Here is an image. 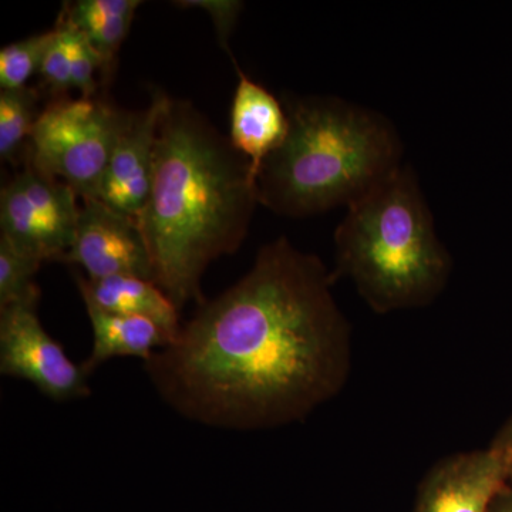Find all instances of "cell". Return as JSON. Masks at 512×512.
I'll return each instance as SVG.
<instances>
[{
  "mask_svg": "<svg viewBox=\"0 0 512 512\" xmlns=\"http://www.w3.org/2000/svg\"><path fill=\"white\" fill-rule=\"evenodd\" d=\"M332 271L285 237L237 284L204 302L144 370L171 409L215 429L301 423L352 373V328Z\"/></svg>",
  "mask_w": 512,
  "mask_h": 512,
  "instance_id": "cell-1",
  "label": "cell"
},
{
  "mask_svg": "<svg viewBox=\"0 0 512 512\" xmlns=\"http://www.w3.org/2000/svg\"><path fill=\"white\" fill-rule=\"evenodd\" d=\"M258 204L247 158L187 101L168 100L150 197L137 218L154 284L178 309L205 302L202 276L234 254Z\"/></svg>",
  "mask_w": 512,
  "mask_h": 512,
  "instance_id": "cell-2",
  "label": "cell"
},
{
  "mask_svg": "<svg viewBox=\"0 0 512 512\" xmlns=\"http://www.w3.org/2000/svg\"><path fill=\"white\" fill-rule=\"evenodd\" d=\"M284 143L256 177L258 204L285 217L350 207L402 167L403 144L383 114L336 97L286 99Z\"/></svg>",
  "mask_w": 512,
  "mask_h": 512,
  "instance_id": "cell-3",
  "label": "cell"
},
{
  "mask_svg": "<svg viewBox=\"0 0 512 512\" xmlns=\"http://www.w3.org/2000/svg\"><path fill=\"white\" fill-rule=\"evenodd\" d=\"M451 274L453 258L404 164L353 202L336 228L333 281L348 278L377 315L431 305Z\"/></svg>",
  "mask_w": 512,
  "mask_h": 512,
  "instance_id": "cell-4",
  "label": "cell"
},
{
  "mask_svg": "<svg viewBox=\"0 0 512 512\" xmlns=\"http://www.w3.org/2000/svg\"><path fill=\"white\" fill-rule=\"evenodd\" d=\"M124 117L97 97L53 101L36 121L26 160L83 200L96 198Z\"/></svg>",
  "mask_w": 512,
  "mask_h": 512,
  "instance_id": "cell-5",
  "label": "cell"
},
{
  "mask_svg": "<svg viewBox=\"0 0 512 512\" xmlns=\"http://www.w3.org/2000/svg\"><path fill=\"white\" fill-rule=\"evenodd\" d=\"M25 161L0 195V237L42 262H60L76 237L79 194Z\"/></svg>",
  "mask_w": 512,
  "mask_h": 512,
  "instance_id": "cell-6",
  "label": "cell"
},
{
  "mask_svg": "<svg viewBox=\"0 0 512 512\" xmlns=\"http://www.w3.org/2000/svg\"><path fill=\"white\" fill-rule=\"evenodd\" d=\"M0 373L32 383L55 402L90 394L89 375L46 332L33 303L0 309Z\"/></svg>",
  "mask_w": 512,
  "mask_h": 512,
  "instance_id": "cell-7",
  "label": "cell"
},
{
  "mask_svg": "<svg viewBox=\"0 0 512 512\" xmlns=\"http://www.w3.org/2000/svg\"><path fill=\"white\" fill-rule=\"evenodd\" d=\"M60 262L80 266L89 279L128 275L153 281L150 252L137 220L96 198H84L72 248Z\"/></svg>",
  "mask_w": 512,
  "mask_h": 512,
  "instance_id": "cell-8",
  "label": "cell"
},
{
  "mask_svg": "<svg viewBox=\"0 0 512 512\" xmlns=\"http://www.w3.org/2000/svg\"><path fill=\"white\" fill-rule=\"evenodd\" d=\"M170 97L156 92L150 106L124 117L96 200L137 220L146 207L156 168L158 127Z\"/></svg>",
  "mask_w": 512,
  "mask_h": 512,
  "instance_id": "cell-9",
  "label": "cell"
},
{
  "mask_svg": "<svg viewBox=\"0 0 512 512\" xmlns=\"http://www.w3.org/2000/svg\"><path fill=\"white\" fill-rule=\"evenodd\" d=\"M511 474V458L497 448L453 454L421 478L413 512H487Z\"/></svg>",
  "mask_w": 512,
  "mask_h": 512,
  "instance_id": "cell-10",
  "label": "cell"
},
{
  "mask_svg": "<svg viewBox=\"0 0 512 512\" xmlns=\"http://www.w3.org/2000/svg\"><path fill=\"white\" fill-rule=\"evenodd\" d=\"M235 69L238 86L232 100L229 141L247 158L256 183L266 158L284 143L289 128L288 113L274 94L249 79L237 64Z\"/></svg>",
  "mask_w": 512,
  "mask_h": 512,
  "instance_id": "cell-11",
  "label": "cell"
},
{
  "mask_svg": "<svg viewBox=\"0 0 512 512\" xmlns=\"http://www.w3.org/2000/svg\"><path fill=\"white\" fill-rule=\"evenodd\" d=\"M74 281L83 301L92 302L106 312L153 320L167 333L170 342L183 326L180 309L153 281L128 275L89 279L80 272H74Z\"/></svg>",
  "mask_w": 512,
  "mask_h": 512,
  "instance_id": "cell-12",
  "label": "cell"
},
{
  "mask_svg": "<svg viewBox=\"0 0 512 512\" xmlns=\"http://www.w3.org/2000/svg\"><path fill=\"white\" fill-rule=\"evenodd\" d=\"M83 302L93 329L92 352L82 363L89 376L117 356L138 357L147 362L157 350L170 343L167 333L153 320L106 312L92 302Z\"/></svg>",
  "mask_w": 512,
  "mask_h": 512,
  "instance_id": "cell-13",
  "label": "cell"
},
{
  "mask_svg": "<svg viewBox=\"0 0 512 512\" xmlns=\"http://www.w3.org/2000/svg\"><path fill=\"white\" fill-rule=\"evenodd\" d=\"M140 0H77L64 3L60 18L79 30L103 63V80L116 66V57L131 23L140 8Z\"/></svg>",
  "mask_w": 512,
  "mask_h": 512,
  "instance_id": "cell-14",
  "label": "cell"
},
{
  "mask_svg": "<svg viewBox=\"0 0 512 512\" xmlns=\"http://www.w3.org/2000/svg\"><path fill=\"white\" fill-rule=\"evenodd\" d=\"M39 94L30 87L0 93V158L16 164L23 156L42 111H37ZM29 146V144H28Z\"/></svg>",
  "mask_w": 512,
  "mask_h": 512,
  "instance_id": "cell-15",
  "label": "cell"
},
{
  "mask_svg": "<svg viewBox=\"0 0 512 512\" xmlns=\"http://www.w3.org/2000/svg\"><path fill=\"white\" fill-rule=\"evenodd\" d=\"M43 262L0 237V309L40 301L35 276Z\"/></svg>",
  "mask_w": 512,
  "mask_h": 512,
  "instance_id": "cell-16",
  "label": "cell"
},
{
  "mask_svg": "<svg viewBox=\"0 0 512 512\" xmlns=\"http://www.w3.org/2000/svg\"><path fill=\"white\" fill-rule=\"evenodd\" d=\"M55 39V28L28 37L0 50V89L16 90L26 87L30 77L40 72L43 59Z\"/></svg>",
  "mask_w": 512,
  "mask_h": 512,
  "instance_id": "cell-17",
  "label": "cell"
},
{
  "mask_svg": "<svg viewBox=\"0 0 512 512\" xmlns=\"http://www.w3.org/2000/svg\"><path fill=\"white\" fill-rule=\"evenodd\" d=\"M43 84L53 94H63L72 89V52H70L69 29L62 20H57L55 39L47 49L40 69Z\"/></svg>",
  "mask_w": 512,
  "mask_h": 512,
  "instance_id": "cell-18",
  "label": "cell"
},
{
  "mask_svg": "<svg viewBox=\"0 0 512 512\" xmlns=\"http://www.w3.org/2000/svg\"><path fill=\"white\" fill-rule=\"evenodd\" d=\"M59 20H62L69 29L70 52H72V89L79 90L82 99H94L97 89H99L96 73L100 72L103 76V63L79 30L74 29L66 20L62 18Z\"/></svg>",
  "mask_w": 512,
  "mask_h": 512,
  "instance_id": "cell-19",
  "label": "cell"
},
{
  "mask_svg": "<svg viewBox=\"0 0 512 512\" xmlns=\"http://www.w3.org/2000/svg\"><path fill=\"white\" fill-rule=\"evenodd\" d=\"M177 5H184V8H198L205 10L211 16L218 36H220L222 46L229 53L228 37L234 28L235 20L239 10L242 9L241 2H178Z\"/></svg>",
  "mask_w": 512,
  "mask_h": 512,
  "instance_id": "cell-20",
  "label": "cell"
},
{
  "mask_svg": "<svg viewBox=\"0 0 512 512\" xmlns=\"http://www.w3.org/2000/svg\"><path fill=\"white\" fill-rule=\"evenodd\" d=\"M487 512H512V474L494 495Z\"/></svg>",
  "mask_w": 512,
  "mask_h": 512,
  "instance_id": "cell-21",
  "label": "cell"
},
{
  "mask_svg": "<svg viewBox=\"0 0 512 512\" xmlns=\"http://www.w3.org/2000/svg\"><path fill=\"white\" fill-rule=\"evenodd\" d=\"M491 447L503 451V453L507 454L512 460V416L507 420V423L501 427V430L498 431L493 443H491Z\"/></svg>",
  "mask_w": 512,
  "mask_h": 512,
  "instance_id": "cell-22",
  "label": "cell"
}]
</instances>
